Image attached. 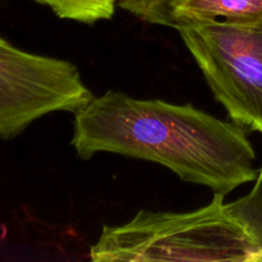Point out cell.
<instances>
[{"mask_svg": "<svg viewBox=\"0 0 262 262\" xmlns=\"http://www.w3.org/2000/svg\"><path fill=\"white\" fill-rule=\"evenodd\" d=\"M233 122L262 135V17L177 27Z\"/></svg>", "mask_w": 262, "mask_h": 262, "instance_id": "3", "label": "cell"}, {"mask_svg": "<svg viewBox=\"0 0 262 262\" xmlns=\"http://www.w3.org/2000/svg\"><path fill=\"white\" fill-rule=\"evenodd\" d=\"M74 114L71 143L82 160L99 152L142 159L225 196L257 177L255 150L242 125L192 105L110 90Z\"/></svg>", "mask_w": 262, "mask_h": 262, "instance_id": "1", "label": "cell"}, {"mask_svg": "<svg viewBox=\"0 0 262 262\" xmlns=\"http://www.w3.org/2000/svg\"><path fill=\"white\" fill-rule=\"evenodd\" d=\"M94 95L68 60L27 53L0 37V138L55 112L76 113Z\"/></svg>", "mask_w": 262, "mask_h": 262, "instance_id": "4", "label": "cell"}, {"mask_svg": "<svg viewBox=\"0 0 262 262\" xmlns=\"http://www.w3.org/2000/svg\"><path fill=\"white\" fill-rule=\"evenodd\" d=\"M255 181L250 193L228 205L262 252V168Z\"/></svg>", "mask_w": 262, "mask_h": 262, "instance_id": "7", "label": "cell"}, {"mask_svg": "<svg viewBox=\"0 0 262 262\" xmlns=\"http://www.w3.org/2000/svg\"><path fill=\"white\" fill-rule=\"evenodd\" d=\"M215 192L206 206L188 212L140 210L123 225H104L90 248L95 262H262V252Z\"/></svg>", "mask_w": 262, "mask_h": 262, "instance_id": "2", "label": "cell"}, {"mask_svg": "<svg viewBox=\"0 0 262 262\" xmlns=\"http://www.w3.org/2000/svg\"><path fill=\"white\" fill-rule=\"evenodd\" d=\"M123 8L145 22L174 27L173 7L178 0H117Z\"/></svg>", "mask_w": 262, "mask_h": 262, "instance_id": "8", "label": "cell"}, {"mask_svg": "<svg viewBox=\"0 0 262 262\" xmlns=\"http://www.w3.org/2000/svg\"><path fill=\"white\" fill-rule=\"evenodd\" d=\"M262 17V0H178L173 7L174 27L199 20H237Z\"/></svg>", "mask_w": 262, "mask_h": 262, "instance_id": "5", "label": "cell"}, {"mask_svg": "<svg viewBox=\"0 0 262 262\" xmlns=\"http://www.w3.org/2000/svg\"><path fill=\"white\" fill-rule=\"evenodd\" d=\"M48 5L61 19L82 23L110 19L115 13L117 0H36Z\"/></svg>", "mask_w": 262, "mask_h": 262, "instance_id": "6", "label": "cell"}]
</instances>
